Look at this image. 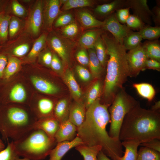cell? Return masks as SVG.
Segmentation results:
<instances>
[{
  "mask_svg": "<svg viewBox=\"0 0 160 160\" xmlns=\"http://www.w3.org/2000/svg\"><path fill=\"white\" fill-rule=\"evenodd\" d=\"M108 106L97 99L87 109L84 121L77 128V137L84 144L92 146L100 145L101 151L112 160H119L123 156V146L119 140L111 137L106 127L110 121Z\"/></svg>",
  "mask_w": 160,
  "mask_h": 160,
  "instance_id": "obj_1",
  "label": "cell"
},
{
  "mask_svg": "<svg viewBox=\"0 0 160 160\" xmlns=\"http://www.w3.org/2000/svg\"><path fill=\"white\" fill-rule=\"evenodd\" d=\"M101 36L109 56L103 89L107 100L106 105L111 104L116 94L123 88V85L130 76L126 50L109 33L103 32Z\"/></svg>",
  "mask_w": 160,
  "mask_h": 160,
  "instance_id": "obj_2",
  "label": "cell"
},
{
  "mask_svg": "<svg viewBox=\"0 0 160 160\" xmlns=\"http://www.w3.org/2000/svg\"><path fill=\"white\" fill-rule=\"evenodd\" d=\"M121 141H134L141 144L160 139V114L157 111L141 108L138 103L125 117L120 131Z\"/></svg>",
  "mask_w": 160,
  "mask_h": 160,
  "instance_id": "obj_3",
  "label": "cell"
},
{
  "mask_svg": "<svg viewBox=\"0 0 160 160\" xmlns=\"http://www.w3.org/2000/svg\"><path fill=\"white\" fill-rule=\"evenodd\" d=\"M26 109L17 106L3 105L0 107V133L7 141L17 140L34 129L37 120Z\"/></svg>",
  "mask_w": 160,
  "mask_h": 160,
  "instance_id": "obj_4",
  "label": "cell"
},
{
  "mask_svg": "<svg viewBox=\"0 0 160 160\" xmlns=\"http://www.w3.org/2000/svg\"><path fill=\"white\" fill-rule=\"evenodd\" d=\"M18 156L31 160H42L49 154L57 144L42 130L33 129L20 139L13 141Z\"/></svg>",
  "mask_w": 160,
  "mask_h": 160,
  "instance_id": "obj_5",
  "label": "cell"
},
{
  "mask_svg": "<svg viewBox=\"0 0 160 160\" xmlns=\"http://www.w3.org/2000/svg\"><path fill=\"white\" fill-rule=\"evenodd\" d=\"M138 103L123 88L116 94L108 111L111 124L108 134L111 137L119 139L120 129L125 117Z\"/></svg>",
  "mask_w": 160,
  "mask_h": 160,
  "instance_id": "obj_6",
  "label": "cell"
},
{
  "mask_svg": "<svg viewBox=\"0 0 160 160\" xmlns=\"http://www.w3.org/2000/svg\"><path fill=\"white\" fill-rule=\"evenodd\" d=\"M130 76H135L144 70L145 63L148 59L142 43L127 53Z\"/></svg>",
  "mask_w": 160,
  "mask_h": 160,
  "instance_id": "obj_7",
  "label": "cell"
},
{
  "mask_svg": "<svg viewBox=\"0 0 160 160\" xmlns=\"http://www.w3.org/2000/svg\"><path fill=\"white\" fill-rule=\"evenodd\" d=\"M115 12L106 18L103 22L101 28L104 31L111 34L114 38L123 45L124 37L131 30L126 24H123L116 19Z\"/></svg>",
  "mask_w": 160,
  "mask_h": 160,
  "instance_id": "obj_8",
  "label": "cell"
},
{
  "mask_svg": "<svg viewBox=\"0 0 160 160\" xmlns=\"http://www.w3.org/2000/svg\"><path fill=\"white\" fill-rule=\"evenodd\" d=\"M125 7L131 9L133 14L138 17L145 25H151L152 24L153 14L147 0H126Z\"/></svg>",
  "mask_w": 160,
  "mask_h": 160,
  "instance_id": "obj_9",
  "label": "cell"
},
{
  "mask_svg": "<svg viewBox=\"0 0 160 160\" xmlns=\"http://www.w3.org/2000/svg\"><path fill=\"white\" fill-rule=\"evenodd\" d=\"M44 4L42 1H38L29 17L28 28L30 32L34 35L39 34L43 23Z\"/></svg>",
  "mask_w": 160,
  "mask_h": 160,
  "instance_id": "obj_10",
  "label": "cell"
},
{
  "mask_svg": "<svg viewBox=\"0 0 160 160\" xmlns=\"http://www.w3.org/2000/svg\"><path fill=\"white\" fill-rule=\"evenodd\" d=\"M50 45L65 63L69 61L70 52L73 46L71 42L63 38L53 36L50 39Z\"/></svg>",
  "mask_w": 160,
  "mask_h": 160,
  "instance_id": "obj_11",
  "label": "cell"
},
{
  "mask_svg": "<svg viewBox=\"0 0 160 160\" xmlns=\"http://www.w3.org/2000/svg\"><path fill=\"white\" fill-rule=\"evenodd\" d=\"M82 144H84V143L81 139L77 136L71 141H65L57 143L49 154V160H61L63 157L69 150Z\"/></svg>",
  "mask_w": 160,
  "mask_h": 160,
  "instance_id": "obj_12",
  "label": "cell"
},
{
  "mask_svg": "<svg viewBox=\"0 0 160 160\" xmlns=\"http://www.w3.org/2000/svg\"><path fill=\"white\" fill-rule=\"evenodd\" d=\"M60 0H49L44 4L43 23L46 28H51L60 11Z\"/></svg>",
  "mask_w": 160,
  "mask_h": 160,
  "instance_id": "obj_13",
  "label": "cell"
},
{
  "mask_svg": "<svg viewBox=\"0 0 160 160\" xmlns=\"http://www.w3.org/2000/svg\"><path fill=\"white\" fill-rule=\"evenodd\" d=\"M60 124L54 116L46 117L37 119L34 125V129L41 130L50 138L55 139Z\"/></svg>",
  "mask_w": 160,
  "mask_h": 160,
  "instance_id": "obj_14",
  "label": "cell"
},
{
  "mask_svg": "<svg viewBox=\"0 0 160 160\" xmlns=\"http://www.w3.org/2000/svg\"><path fill=\"white\" fill-rule=\"evenodd\" d=\"M77 127L68 119L60 124L55 138L57 143L71 141L75 137Z\"/></svg>",
  "mask_w": 160,
  "mask_h": 160,
  "instance_id": "obj_15",
  "label": "cell"
},
{
  "mask_svg": "<svg viewBox=\"0 0 160 160\" xmlns=\"http://www.w3.org/2000/svg\"><path fill=\"white\" fill-rule=\"evenodd\" d=\"M86 110L84 103L76 101L70 106L68 119L77 128L79 127L84 121Z\"/></svg>",
  "mask_w": 160,
  "mask_h": 160,
  "instance_id": "obj_16",
  "label": "cell"
},
{
  "mask_svg": "<svg viewBox=\"0 0 160 160\" xmlns=\"http://www.w3.org/2000/svg\"><path fill=\"white\" fill-rule=\"evenodd\" d=\"M126 0H114L110 2L99 5L94 9L97 15L106 18L115 12L117 10L124 8Z\"/></svg>",
  "mask_w": 160,
  "mask_h": 160,
  "instance_id": "obj_17",
  "label": "cell"
},
{
  "mask_svg": "<svg viewBox=\"0 0 160 160\" xmlns=\"http://www.w3.org/2000/svg\"><path fill=\"white\" fill-rule=\"evenodd\" d=\"M31 80L36 89L41 92L54 94L59 91L58 87L55 84L42 78L33 76L31 78Z\"/></svg>",
  "mask_w": 160,
  "mask_h": 160,
  "instance_id": "obj_18",
  "label": "cell"
},
{
  "mask_svg": "<svg viewBox=\"0 0 160 160\" xmlns=\"http://www.w3.org/2000/svg\"><path fill=\"white\" fill-rule=\"evenodd\" d=\"M55 105L53 101L47 98H42L38 101L36 105L37 119L54 116Z\"/></svg>",
  "mask_w": 160,
  "mask_h": 160,
  "instance_id": "obj_19",
  "label": "cell"
},
{
  "mask_svg": "<svg viewBox=\"0 0 160 160\" xmlns=\"http://www.w3.org/2000/svg\"><path fill=\"white\" fill-rule=\"evenodd\" d=\"M63 80L68 86L70 91L76 101H79L82 95L81 89L72 72L69 69H67L63 75Z\"/></svg>",
  "mask_w": 160,
  "mask_h": 160,
  "instance_id": "obj_20",
  "label": "cell"
},
{
  "mask_svg": "<svg viewBox=\"0 0 160 160\" xmlns=\"http://www.w3.org/2000/svg\"><path fill=\"white\" fill-rule=\"evenodd\" d=\"M104 32V31L101 28L86 32L79 39L80 45L85 49L94 48V45L97 38Z\"/></svg>",
  "mask_w": 160,
  "mask_h": 160,
  "instance_id": "obj_21",
  "label": "cell"
},
{
  "mask_svg": "<svg viewBox=\"0 0 160 160\" xmlns=\"http://www.w3.org/2000/svg\"><path fill=\"white\" fill-rule=\"evenodd\" d=\"M70 106L65 99L59 100L55 104L54 110V117L61 123L68 119Z\"/></svg>",
  "mask_w": 160,
  "mask_h": 160,
  "instance_id": "obj_22",
  "label": "cell"
},
{
  "mask_svg": "<svg viewBox=\"0 0 160 160\" xmlns=\"http://www.w3.org/2000/svg\"><path fill=\"white\" fill-rule=\"evenodd\" d=\"M77 16L80 23L84 28L102 27L103 24V21L97 19L87 11L79 12Z\"/></svg>",
  "mask_w": 160,
  "mask_h": 160,
  "instance_id": "obj_23",
  "label": "cell"
},
{
  "mask_svg": "<svg viewBox=\"0 0 160 160\" xmlns=\"http://www.w3.org/2000/svg\"><path fill=\"white\" fill-rule=\"evenodd\" d=\"M142 44L148 58L160 62V44L159 40L146 41Z\"/></svg>",
  "mask_w": 160,
  "mask_h": 160,
  "instance_id": "obj_24",
  "label": "cell"
},
{
  "mask_svg": "<svg viewBox=\"0 0 160 160\" xmlns=\"http://www.w3.org/2000/svg\"><path fill=\"white\" fill-rule=\"evenodd\" d=\"M89 66L91 75L94 78H99L103 71V67L98 59L94 48L88 49Z\"/></svg>",
  "mask_w": 160,
  "mask_h": 160,
  "instance_id": "obj_25",
  "label": "cell"
},
{
  "mask_svg": "<svg viewBox=\"0 0 160 160\" xmlns=\"http://www.w3.org/2000/svg\"><path fill=\"white\" fill-rule=\"evenodd\" d=\"M102 89V84L99 80L93 83L88 90L84 104L87 109L99 97Z\"/></svg>",
  "mask_w": 160,
  "mask_h": 160,
  "instance_id": "obj_26",
  "label": "cell"
},
{
  "mask_svg": "<svg viewBox=\"0 0 160 160\" xmlns=\"http://www.w3.org/2000/svg\"><path fill=\"white\" fill-rule=\"evenodd\" d=\"M75 148L83 156L84 160H97V155L102 147L100 145L89 146L82 144L76 147Z\"/></svg>",
  "mask_w": 160,
  "mask_h": 160,
  "instance_id": "obj_27",
  "label": "cell"
},
{
  "mask_svg": "<svg viewBox=\"0 0 160 160\" xmlns=\"http://www.w3.org/2000/svg\"><path fill=\"white\" fill-rule=\"evenodd\" d=\"M121 143L125 148V151L124 156L119 160H137V148L140 143L134 141H123Z\"/></svg>",
  "mask_w": 160,
  "mask_h": 160,
  "instance_id": "obj_28",
  "label": "cell"
},
{
  "mask_svg": "<svg viewBox=\"0 0 160 160\" xmlns=\"http://www.w3.org/2000/svg\"><path fill=\"white\" fill-rule=\"evenodd\" d=\"M8 98L11 102L19 103L24 102L26 98V93L24 87L20 84H15L11 89Z\"/></svg>",
  "mask_w": 160,
  "mask_h": 160,
  "instance_id": "obj_29",
  "label": "cell"
},
{
  "mask_svg": "<svg viewBox=\"0 0 160 160\" xmlns=\"http://www.w3.org/2000/svg\"><path fill=\"white\" fill-rule=\"evenodd\" d=\"M143 39L139 32L131 30L124 38L123 45L126 50H129L137 47Z\"/></svg>",
  "mask_w": 160,
  "mask_h": 160,
  "instance_id": "obj_30",
  "label": "cell"
},
{
  "mask_svg": "<svg viewBox=\"0 0 160 160\" xmlns=\"http://www.w3.org/2000/svg\"><path fill=\"white\" fill-rule=\"evenodd\" d=\"M133 86L142 97L149 101H151L154 97L155 91L151 84L147 83H135Z\"/></svg>",
  "mask_w": 160,
  "mask_h": 160,
  "instance_id": "obj_31",
  "label": "cell"
},
{
  "mask_svg": "<svg viewBox=\"0 0 160 160\" xmlns=\"http://www.w3.org/2000/svg\"><path fill=\"white\" fill-rule=\"evenodd\" d=\"M94 47L96 55L102 66L104 67L106 64L108 55L105 46L101 35L98 37L95 41Z\"/></svg>",
  "mask_w": 160,
  "mask_h": 160,
  "instance_id": "obj_32",
  "label": "cell"
},
{
  "mask_svg": "<svg viewBox=\"0 0 160 160\" xmlns=\"http://www.w3.org/2000/svg\"><path fill=\"white\" fill-rule=\"evenodd\" d=\"M20 63V60L17 57H9L2 79L7 80L9 79L18 70Z\"/></svg>",
  "mask_w": 160,
  "mask_h": 160,
  "instance_id": "obj_33",
  "label": "cell"
},
{
  "mask_svg": "<svg viewBox=\"0 0 160 160\" xmlns=\"http://www.w3.org/2000/svg\"><path fill=\"white\" fill-rule=\"evenodd\" d=\"M11 17L4 11L0 13V43L7 39L9 27Z\"/></svg>",
  "mask_w": 160,
  "mask_h": 160,
  "instance_id": "obj_34",
  "label": "cell"
},
{
  "mask_svg": "<svg viewBox=\"0 0 160 160\" xmlns=\"http://www.w3.org/2000/svg\"><path fill=\"white\" fill-rule=\"evenodd\" d=\"M139 32L143 39L148 41L157 40L160 36V27L146 25Z\"/></svg>",
  "mask_w": 160,
  "mask_h": 160,
  "instance_id": "obj_35",
  "label": "cell"
},
{
  "mask_svg": "<svg viewBox=\"0 0 160 160\" xmlns=\"http://www.w3.org/2000/svg\"><path fill=\"white\" fill-rule=\"evenodd\" d=\"M137 160H160V152L142 146L138 151Z\"/></svg>",
  "mask_w": 160,
  "mask_h": 160,
  "instance_id": "obj_36",
  "label": "cell"
},
{
  "mask_svg": "<svg viewBox=\"0 0 160 160\" xmlns=\"http://www.w3.org/2000/svg\"><path fill=\"white\" fill-rule=\"evenodd\" d=\"M7 142L6 148L0 152V160H15L19 156L15 149L13 141Z\"/></svg>",
  "mask_w": 160,
  "mask_h": 160,
  "instance_id": "obj_37",
  "label": "cell"
},
{
  "mask_svg": "<svg viewBox=\"0 0 160 160\" xmlns=\"http://www.w3.org/2000/svg\"><path fill=\"white\" fill-rule=\"evenodd\" d=\"M46 37V34H43L36 40L28 54L29 58H32L35 57L44 47Z\"/></svg>",
  "mask_w": 160,
  "mask_h": 160,
  "instance_id": "obj_38",
  "label": "cell"
},
{
  "mask_svg": "<svg viewBox=\"0 0 160 160\" xmlns=\"http://www.w3.org/2000/svg\"><path fill=\"white\" fill-rule=\"evenodd\" d=\"M126 25L130 30H136L139 31L146 25L138 17L133 14L130 15L126 21Z\"/></svg>",
  "mask_w": 160,
  "mask_h": 160,
  "instance_id": "obj_39",
  "label": "cell"
},
{
  "mask_svg": "<svg viewBox=\"0 0 160 160\" xmlns=\"http://www.w3.org/2000/svg\"><path fill=\"white\" fill-rule=\"evenodd\" d=\"M78 30L77 24L73 22L64 26L62 30V33L65 37L72 38L77 34Z\"/></svg>",
  "mask_w": 160,
  "mask_h": 160,
  "instance_id": "obj_40",
  "label": "cell"
},
{
  "mask_svg": "<svg viewBox=\"0 0 160 160\" xmlns=\"http://www.w3.org/2000/svg\"><path fill=\"white\" fill-rule=\"evenodd\" d=\"M73 18L70 13H66L60 16L56 20L55 24L56 27L65 26L72 23Z\"/></svg>",
  "mask_w": 160,
  "mask_h": 160,
  "instance_id": "obj_41",
  "label": "cell"
},
{
  "mask_svg": "<svg viewBox=\"0 0 160 160\" xmlns=\"http://www.w3.org/2000/svg\"><path fill=\"white\" fill-rule=\"evenodd\" d=\"M130 9L129 7L123 8L118 9L115 12L116 19L121 24H126V21L130 15Z\"/></svg>",
  "mask_w": 160,
  "mask_h": 160,
  "instance_id": "obj_42",
  "label": "cell"
},
{
  "mask_svg": "<svg viewBox=\"0 0 160 160\" xmlns=\"http://www.w3.org/2000/svg\"><path fill=\"white\" fill-rule=\"evenodd\" d=\"M76 58L77 61L82 65H88L89 56L85 49L83 48L79 50L76 54Z\"/></svg>",
  "mask_w": 160,
  "mask_h": 160,
  "instance_id": "obj_43",
  "label": "cell"
},
{
  "mask_svg": "<svg viewBox=\"0 0 160 160\" xmlns=\"http://www.w3.org/2000/svg\"><path fill=\"white\" fill-rule=\"evenodd\" d=\"M11 9L13 13L16 16L22 17L27 14V12L25 8L17 1L15 0L12 1Z\"/></svg>",
  "mask_w": 160,
  "mask_h": 160,
  "instance_id": "obj_44",
  "label": "cell"
},
{
  "mask_svg": "<svg viewBox=\"0 0 160 160\" xmlns=\"http://www.w3.org/2000/svg\"><path fill=\"white\" fill-rule=\"evenodd\" d=\"M76 69L79 76L82 80L87 81L91 79L92 75L86 68L82 66L77 65Z\"/></svg>",
  "mask_w": 160,
  "mask_h": 160,
  "instance_id": "obj_45",
  "label": "cell"
},
{
  "mask_svg": "<svg viewBox=\"0 0 160 160\" xmlns=\"http://www.w3.org/2000/svg\"><path fill=\"white\" fill-rule=\"evenodd\" d=\"M20 27V22L14 17H11L9 27L8 34L10 37L14 36L17 33Z\"/></svg>",
  "mask_w": 160,
  "mask_h": 160,
  "instance_id": "obj_46",
  "label": "cell"
},
{
  "mask_svg": "<svg viewBox=\"0 0 160 160\" xmlns=\"http://www.w3.org/2000/svg\"><path fill=\"white\" fill-rule=\"evenodd\" d=\"M29 49V45L27 43H23L20 44L14 48L12 52L15 56L22 57L28 52Z\"/></svg>",
  "mask_w": 160,
  "mask_h": 160,
  "instance_id": "obj_47",
  "label": "cell"
},
{
  "mask_svg": "<svg viewBox=\"0 0 160 160\" xmlns=\"http://www.w3.org/2000/svg\"><path fill=\"white\" fill-rule=\"evenodd\" d=\"M157 4L151 10L153 14L152 17L155 26H160V1H156Z\"/></svg>",
  "mask_w": 160,
  "mask_h": 160,
  "instance_id": "obj_48",
  "label": "cell"
},
{
  "mask_svg": "<svg viewBox=\"0 0 160 160\" xmlns=\"http://www.w3.org/2000/svg\"><path fill=\"white\" fill-rule=\"evenodd\" d=\"M140 145L160 152V141L159 139H153L147 142L141 143Z\"/></svg>",
  "mask_w": 160,
  "mask_h": 160,
  "instance_id": "obj_49",
  "label": "cell"
},
{
  "mask_svg": "<svg viewBox=\"0 0 160 160\" xmlns=\"http://www.w3.org/2000/svg\"><path fill=\"white\" fill-rule=\"evenodd\" d=\"M147 69L160 71V62L156 60L148 58L146 61L144 70Z\"/></svg>",
  "mask_w": 160,
  "mask_h": 160,
  "instance_id": "obj_50",
  "label": "cell"
},
{
  "mask_svg": "<svg viewBox=\"0 0 160 160\" xmlns=\"http://www.w3.org/2000/svg\"><path fill=\"white\" fill-rule=\"evenodd\" d=\"M50 66L54 70L60 72L62 71L63 66L62 63L57 56L55 54L52 55V58Z\"/></svg>",
  "mask_w": 160,
  "mask_h": 160,
  "instance_id": "obj_51",
  "label": "cell"
},
{
  "mask_svg": "<svg viewBox=\"0 0 160 160\" xmlns=\"http://www.w3.org/2000/svg\"><path fill=\"white\" fill-rule=\"evenodd\" d=\"M8 59L5 54L0 53V80L3 79L4 70L7 63Z\"/></svg>",
  "mask_w": 160,
  "mask_h": 160,
  "instance_id": "obj_52",
  "label": "cell"
},
{
  "mask_svg": "<svg viewBox=\"0 0 160 160\" xmlns=\"http://www.w3.org/2000/svg\"><path fill=\"white\" fill-rule=\"evenodd\" d=\"M80 7L79 0H68L63 4V9L67 10L73 8Z\"/></svg>",
  "mask_w": 160,
  "mask_h": 160,
  "instance_id": "obj_53",
  "label": "cell"
},
{
  "mask_svg": "<svg viewBox=\"0 0 160 160\" xmlns=\"http://www.w3.org/2000/svg\"><path fill=\"white\" fill-rule=\"evenodd\" d=\"M52 58V55L49 51H47L43 55L42 60L43 63L46 65L50 66Z\"/></svg>",
  "mask_w": 160,
  "mask_h": 160,
  "instance_id": "obj_54",
  "label": "cell"
},
{
  "mask_svg": "<svg viewBox=\"0 0 160 160\" xmlns=\"http://www.w3.org/2000/svg\"><path fill=\"white\" fill-rule=\"evenodd\" d=\"M97 158V160H111L101 151L98 153Z\"/></svg>",
  "mask_w": 160,
  "mask_h": 160,
  "instance_id": "obj_55",
  "label": "cell"
},
{
  "mask_svg": "<svg viewBox=\"0 0 160 160\" xmlns=\"http://www.w3.org/2000/svg\"><path fill=\"white\" fill-rule=\"evenodd\" d=\"M160 108V101L159 100L155 103V104L152 107L151 110L154 111H156Z\"/></svg>",
  "mask_w": 160,
  "mask_h": 160,
  "instance_id": "obj_56",
  "label": "cell"
},
{
  "mask_svg": "<svg viewBox=\"0 0 160 160\" xmlns=\"http://www.w3.org/2000/svg\"><path fill=\"white\" fill-rule=\"evenodd\" d=\"M5 148V145L2 140L0 138V152Z\"/></svg>",
  "mask_w": 160,
  "mask_h": 160,
  "instance_id": "obj_57",
  "label": "cell"
},
{
  "mask_svg": "<svg viewBox=\"0 0 160 160\" xmlns=\"http://www.w3.org/2000/svg\"><path fill=\"white\" fill-rule=\"evenodd\" d=\"M4 1L0 0V13L3 12L2 9L4 4Z\"/></svg>",
  "mask_w": 160,
  "mask_h": 160,
  "instance_id": "obj_58",
  "label": "cell"
},
{
  "mask_svg": "<svg viewBox=\"0 0 160 160\" xmlns=\"http://www.w3.org/2000/svg\"><path fill=\"white\" fill-rule=\"evenodd\" d=\"M15 160H31L25 158H19V157H18Z\"/></svg>",
  "mask_w": 160,
  "mask_h": 160,
  "instance_id": "obj_59",
  "label": "cell"
},
{
  "mask_svg": "<svg viewBox=\"0 0 160 160\" xmlns=\"http://www.w3.org/2000/svg\"><path fill=\"white\" fill-rule=\"evenodd\" d=\"M1 48V46H0V49Z\"/></svg>",
  "mask_w": 160,
  "mask_h": 160,
  "instance_id": "obj_60",
  "label": "cell"
},
{
  "mask_svg": "<svg viewBox=\"0 0 160 160\" xmlns=\"http://www.w3.org/2000/svg\"><path fill=\"white\" fill-rule=\"evenodd\" d=\"M1 106L0 105V107Z\"/></svg>",
  "mask_w": 160,
  "mask_h": 160,
  "instance_id": "obj_61",
  "label": "cell"
}]
</instances>
